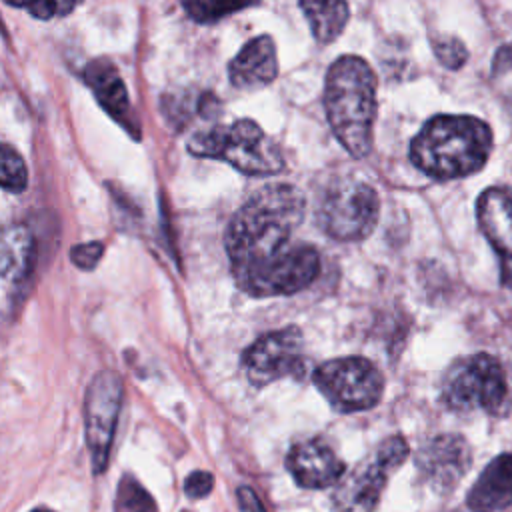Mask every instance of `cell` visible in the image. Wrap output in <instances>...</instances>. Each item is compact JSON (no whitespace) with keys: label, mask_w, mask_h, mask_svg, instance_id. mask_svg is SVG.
Here are the masks:
<instances>
[{"label":"cell","mask_w":512,"mask_h":512,"mask_svg":"<svg viewBox=\"0 0 512 512\" xmlns=\"http://www.w3.org/2000/svg\"><path fill=\"white\" fill-rule=\"evenodd\" d=\"M116 512H156L152 496L130 476L118 484Z\"/></svg>","instance_id":"obj_21"},{"label":"cell","mask_w":512,"mask_h":512,"mask_svg":"<svg viewBox=\"0 0 512 512\" xmlns=\"http://www.w3.org/2000/svg\"><path fill=\"white\" fill-rule=\"evenodd\" d=\"M324 110L330 128L346 152L366 158L374 142L376 74L360 56H340L324 82Z\"/></svg>","instance_id":"obj_3"},{"label":"cell","mask_w":512,"mask_h":512,"mask_svg":"<svg viewBox=\"0 0 512 512\" xmlns=\"http://www.w3.org/2000/svg\"><path fill=\"white\" fill-rule=\"evenodd\" d=\"M492 152L490 126L466 114L432 116L410 144V160L436 180L478 172Z\"/></svg>","instance_id":"obj_2"},{"label":"cell","mask_w":512,"mask_h":512,"mask_svg":"<svg viewBox=\"0 0 512 512\" xmlns=\"http://www.w3.org/2000/svg\"><path fill=\"white\" fill-rule=\"evenodd\" d=\"M286 468L298 486L310 490L334 486L346 474L340 456L320 438L294 444L286 456Z\"/></svg>","instance_id":"obj_13"},{"label":"cell","mask_w":512,"mask_h":512,"mask_svg":"<svg viewBox=\"0 0 512 512\" xmlns=\"http://www.w3.org/2000/svg\"><path fill=\"white\" fill-rule=\"evenodd\" d=\"M122 390V378L114 370H100L88 384L84 400V432L94 474H102L108 466L122 406Z\"/></svg>","instance_id":"obj_10"},{"label":"cell","mask_w":512,"mask_h":512,"mask_svg":"<svg viewBox=\"0 0 512 512\" xmlns=\"http://www.w3.org/2000/svg\"><path fill=\"white\" fill-rule=\"evenodd\" d=\"M466 504L472 512H500L512 504V452L488 462L472 484Z\"/></svg>","instance_id":"obj_17"},{"label":"cell","mask_w":512,"mask_h":512,"mask_svg":"<svg viewBox=\"0 0 512 512\" xmlns=\"http://www.w3.org/2000/svg\"><path fill=\"white\" fill-rule=\"evenodd\" d=\"M312 34L318 42L330 44L344 30L350 10L346 2H300Z\"/></svg>","instance_id":"obj_19"},{"label":"cell","mask_w":512,"mask_h":512,"mask_svg":"<svg viewBox=\"0 0 512 512\" xmlns=\"http://www.w3.org/2000/svg\"><path fill=\"white\" fill-rule=\"evenodd\" d=\"M440 400L448 410H484L490 416H504L512 408V376L492 354L476 352L458 358L444 374Z\"/></svg>","instance_id":"obj_4"},{"label":"cell","mask_w":512,"mask_h":512,"mask_svg":"<svg viewBox=\"0 0 512 512\" xmlns=\"http://www.w3.org/2000/svg\"><path fill=\"white\" fill-rule=\"evenodd\" d=\"M304 196L292 184H268L256 190L232 216L224 246L232 274L268 262L288 248L304 218Z\"/></svg>","instance_id":"obj_1"},{"label":"cell","mask_w":512,"mask_h":512,"mask_svg":"<svg viewBox=\"0 0 512 512\" xmlns=\"http://www.w3.org/2000/svg\"><path fill=\"white\" fill-rule=\"evenodd\" d=\"M28 184V168L24 158L10 144L0 142V188L22 192Z\"/></svg>","instance_id":"obj_20"},{"label":"cell","mask_w":512,"mask_h":512,"mask_svg":"<svg viewBox=\"0 0 512 512\" xmlns=\"http://www.w3.org/2000/svg\"><path fill=\"white\" fill-rule=\"evenodd\" d=\"M188 150L194 156L222 160L252 176L276 174L284 168L280 148L254 120H236L196 132L188 142Z\"/></svg>","instance_id":"obj_5"},{"label":"cell","mask_w":512,"mask_h":512,"mask_svg":"<svg viewBox=\"0 0 512 512\" xmlns=\"http://www.w3.org/2000/svg\"><path fill=\"white\" fill-rule=\"evenodd\" d=\"M476 216L500 258L512 262V194L504 188H486L476 202Z\"/></svg>","instance_id":"obj_16"},{"label":"cell","mask_w":512,"mask_h":512,"mask_svg":"<svg viewBox=\"0 0 512 512\" xmlns=\"http://www.w3.org/2000/svg\"><path fill=\"white\" fill-rule=\"evenodd\" d=\"M430 42H432V50H434L436 58L442 62V66H446L450 70H458L460 66L466 64L468 50L456 36L438 34V36H432Z\"/></svg>","instance_id":"obj_22"},{"label":"cell","mask_w":512,"mask_h":512,"mask_svg":"<svg viewBox=\"0 0 512 512\" xmlns=\"http://www.w3.org/2000/svg\"><path fill=\"white\" fill-rule=\"evenodd\" d=\"M86 84L94 92L96 100L102 104V108L120 122L126 130H130L132 136H140L138 122L134 118L128 90L116 70V66L110 60H92L84 70Z\"/></svg>","instance_id":"obj_14"},{"label":"cell","mask_w":512,"mask_h":512,"mask_svg":"<svg viewBox=\"0 0 512 512\" xmlns=\"http://www.w3.org/2000/svg\"><path fill=\"white\" fill-rule=\"evenodd\" d=\"M248 4H232V2H184V10L188 12V16L196 22H216L232 12L244 10Z\"/></svg>","instance_id":"obj_23"},{"label":"cell","mask_w":512,"mask_h":512,"mask_svg":"<svg viewBox=\"0 0 512 512\" xmlns=\"http://www.w3.org/2000/svg\"><path fill=\"white\" fill-rule=\"evenodd\" d=\"M12 6L24 8L34 18H40V20H50L54 16H66L68 12H72L76 8L74 2H46V0H42V2H22V4L12 2Z\"/></svg>","instance_id":"obj_24"},{"label":"cell","mask_w":512,"mask_h":512,"mask_svg":"<svg viewBox=\"0 0 512 512\" xmlns=\"http://www.w3.org/2000/svg\"><path fill=\"white\" fill-rule=\"evenodd\" d=\"M472 464V452L466 438L458 434H440L428 440L416 454V466L424 482L436 492H450Z\"/></svg>","instance_id":"obj_12"},{"label":"cell","mask_w":512,"mask_h":512,"mask_svg":"<svg viewBox=\"0 0 512 512\" xmlns=\"http://www.w3.org/2000/svg\"><path fill=\"white\" fill-rule=\"evenodd\" d=\"M502 282L512 288V262L502 260Z\"/></svg>","instance_id":"obj_29"},{"label":"cell","mask_w":512,"mask_h":512,"mask_svg":"<svg viewBox=\"0 0 512 512\" xmlns=\"http://www.w3.org/2000/svg\"><path fill=\"white\" fill-rule=\"evenodd\" d=\"M34 262V238L24 226L0 228V276L18 282Z\"/></svg>","instance_id":"obj_18"},{"label":"cell","mask_w":512,"mask_h":512,"mask_svg":"<svg viewBox=\"0 0 512 512\" xmlns=\"http://www.w3.org/2000/svg\"><path fill=\"white\" fill-rule=\"evenodd\" d=\"M104 252V244L102 242H84V244H76L70 250V260L84 270H92Z\"/></svg>","instance_id":"obj_25"},{"label":"cell","mask_w":512,"mask_h":512,"mask_svg":"<svg viewBox=\"0 0 512 512\" xmlns=\"http://www.w3.org/2000/svg\"><path fill=\"white\" fill-rule=\"evenodd\" d=\"M320 272V254L312 246H288L254 268L232 274L238 288L250 296H284L310 286Z\"/></svg>","instance_id":"obj_9"},{"label":"cell","mask_w":512,"mask_h":512,"mask_svg":"<svg viewBox=\"0 0 512 512\" xmlns=\"http://www.w3.org/2000/svg\"><path fill=\"white\" fill-rule=\"evenodd\" d=\"M408 452V442L398 434L380 442L372 456L338 482L332 496L336 512H374L388 476L408 458Z\"/></svg>","instance_id":"obj_8"},{"label":"cell","mask_w":512,"mask_h":512,"mask_svg":"<svg viewBox=\"0 0 512 512\" xmlns=\"http://www.w3.org/2000/svg\"><path fill=\"white\" fill-rule=\"evenodd\" d=\"M236 500H238L240 512H266L262 500L250 486H240L236 490Z\"/></svg>","instance_id":"obj_27"},{"label":"cell","mask_w":512,"mask_h":512,"mask_svg":"<svg viewBox=\"0 0 512 512\" xmlns=\"http://www.w3.org/2000/svg\"><path fill=\"white\" fill-rule=\"evenodd\" d=\"M506 70H512V44L502 46L496 54H494V66H492V74H502Z\"/></svg>","instance_id":"obj_28"},{"label":"cell","mask_w":512,"mask_h":512,"mask_svg":"<svg viewBox=\"0 0 512 512\" xmlns=\"http://www.w3.org/2000/svg\"><path fill=\"white\" fill-rule=\"evenodd\" d=\"M32 512H52V510H48V508H36V510H32Z\"/></svg>","instance_id":"obj_30"},{"label":"cell","mask_w":512,"mask_h":512,"mask_svg":"<svg viewBox=\"0 0 512 512\" xmlns=\"http://www.w3.org/2000/svg\"><path fill=\"white\" fill-rule=\"evenodd\" d=\"M312 380L338 412H360L376 406L384 392V376L362 356L334 358L320 364Z\"/></svg>","instance_id":"obj_7"},{"label":"cell","mask_w":512,"mask_h":512,"mask_svg":"<svg viewBox=\"0 0 512 512\" xmlns=\"http://www.w3.org/2000/svg\"><path fill=\"white\" fill-rule=\"evenodd\" d=\"M278 76L276 46L268 34L256 36L228 64V78L236 88H258Z\"/></svg>","instance_id":"obj_15"},{"label":"cell","mask_w":512,"mask_h":512,"mask_svg":"<svg viewBox=\"0 0 512 512\" xmlns=\"http://www.w3.org/2000/svg\"><path fill=\"white\" fill-rule=\"evenodd\" d=\"M214 486V478L210 472L204 470H196L192 474H188V478L184 480V492L190 498H204L212 492Z\"/></svg>","instance_id":"obj_26"},{"label":"cell","mask_w":512,"mask_h":512,"mask_svg":"<svg viewBox=\"0 0 512 512\" xmlns=\"http://www.w3.org/2000/svg\"><path fill=\"white\" fill-rule=\"evenodd\" d=\"M380 200L376 190L354 176L336 178L318 200L316 218L320 228L334 240L360 242L376 226Z\"/></svg>","instance_id":"obj_6"},{"label":"cell","mask_w":512,"mask_h":512,"mask_svg":"<svg viewBox=\"0 0 512 512\" xmlns=\"http://www.w3.org/2000/svg\"><path fill=\"white\" fill-rule=\"evenodd\" d=\"M242 368L254 386H266L286 376L302 378L306 374L302 332L288 326L260 336L244 350Z\"/></svg>","instance_id":"obj_11"}]
</instances>
